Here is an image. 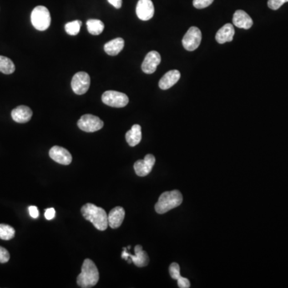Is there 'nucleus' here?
I'll use <instances>...</instances> for the list:
<instances>
[{"label": "nucleus", "mask_w": 288, "mask_h": 288, "mask_svg": "<svg viewBox=\"0 0 288 288\" xmlns=\"http://www.w3.org/2000/svg\"><path fill=\"white\" fill-rule=\"evenodd\" d=\"M214 0H193V6L197 9H203L209 7Z\"/></svg>", "instance_id": "obj_26"}, {"label": "nucleus", "mask_w": 288, "mask_h": 288, "mask_svg": "<svg viewBox=\"0 0 288 288\" xmlns=\"http://www.w3.org/2000/svg\"><path fill=\"white\" fill-rule=\"evenodd\" d=\"M91 84V78L87 72H77L72 80V88L76 95L85 94Z\"/></svg>", "instance_id": "obj_8"}, {"label": "nucleus", "mask_w": 288, "mask_h": 288, "mask_svg": "<svg viewBox=\"0 0 288 288\" xmlns=\"http://www.w3.org/2000/svg\"><path fill=\"white\" fill-rule=\"evenodd\" d=\"M110 4H112L115 8L119 9L123 4V0H107Z\"/></svg>", "instance_id": "obj_32"}, {"label": "nucleus", "mask_w": 288, "mask_h": 288, "mask_svg": "<svg viewBox=\"0 0 288 288\" xmlns=\"http://www.w3.org/2000/svg\"><path fill=\"white\" fill-rule=\"evenodd\" d=\"M102 101L106 105L121 108L128 105L129 103V98L127 95L122 92H116V91H107L102 96Z\"/></svg>", "instance_id": "obj_5"}, {"label": "nucleus", "mask_w": 288, "mask_h": 288, "mask_svg": "<svg viewBox=\"0 0 288 288\" xmlns=\"http://www.w3.org/2000/svg\"><path fill=\"white\" fill-rule=\"evenodd\" d=\"M180 72L177 70H172L167 72L164 76L160 78L159 83V87L162 90H168L175 84L180 78Z\"/></svg>", "instance_id": "obj_17"}, {"label": "nucleus", "mask_w": 288, "mask_h": 288, "mask_svg": "<svg viewBox=\"0 0 288 288\" xmlns=\"http://www.w3.org/2000/svg\"><path fill=\"white\" fill-rule=\"evenodd\" d=\"M49 155L51 159L56 161V163L63 165H69L72 163V156L67 149L58 147V146H54L53 148H51L49 152Z\"/></svg>", "instance_id": "obj_12"}, {"label": "nucleus", "mask_w": 288, "mask_h": 288, "mask_svg": "<svg viewBox=\"0 0 288 288\" xmlns=\"http://www.w3.org/2000/svg\"><path fill=\"white\" fill-rule=\"evenodd\" d=\"M235 36V28L230 23H227L218 31L215 36V39L220 44L231 42Z\"/></svg>", "instance_id": "obj_16"}, {"label": "nucleus", "mask_w": 288, "mask_h": 288, "mask_svg": "<svg viewBox=\"0 0 288 288\" xmlns=\"http://www.w3.org/2000/svg\"><path fill=\"white\" fill-rule=\"evenodd\" d=\"M154 7L152 0H139L136 6V15L141 20L148 21L154 16Z\"/></svg>", "instance_id": "obj_11"}, {"label": "nucleus", "mask_w": 288, "mask_h": 288, "mask_svg": "<svg viewBox=\"0 0 288 288\" xmlns=\"http://www.w3.org/2000/svg\"><path fill=\"white\" fill-rule=\"evenodd\" d=\"M134 252H135V255H132V254L127 252V248H123L122 258L128 260V257H130L132 259V263H134V265L139 267V268L147 266L149 264V257H148L147 252L143 250L142 246H135Z\"/></svg>", "instance_id": "obj_9"}, {"label": "nucleus", "mask_w": 288, "mask_h": 288, "mask_svg": "<svg viewBox=\"0 0 288 288\" xmlns=\"http://www.w3.org/2000/svg\"><path fill=\"white\" fill-rule=\"evenodd\" d=\"M160 63L161 56L159 53L155 51H152L146 56L142 63V70L146 74H152L156 71L157 67Z\"/></svg>", "instance_id": "obj_13"}, {"label": "nucleus", "mask_w": 288, "mask_h": 288, "mask_svg": "<svg viewBox=\"0 0 288 288\" xmlns=\"http://www.w3.org/2000/svg\"><path fill=\"white\" fill-rule=\"evenodd\" d=\"M87 31L93 36L100 35L104 30V23L98 19H89L87 22Z\"/></svg>", "instance_id": "obj_21"}, {"label": "nucleus", "mask_w": 288, "mask_h": 288, "mask_svg": "<svg viewBox=\"0 0 288 288\" xmlns=\"http://www.w3.org/2000/svg\"><path fill=\"white\" fill-rule=\"evenodd\" d=\"M31 20L33 27L36 30L43 32L48 29V27L51 25V22H52L51 14L47 7L44 6H37L32 11Z\"/></svg>", "instance_id": "obj_4"}, {"label": "nucleus", "mask_w": 288, "mask_h": 288, "mask_svg": "<svg viewBox=\"0 0 288 288\" xmlns=\"http://www.w3.org/2000/svg\"><path fill=\"white\" fill-rule=\"evenodd\" d=\"M45 218L47 220H52L56 216V211L53 208H47L46 211H45Z\"/></svg>", "instance_id": "obj_30"}, {"label": "nucleus", "mask_w": 288, "mask_h": 288, "mask_svg": "<svg viewBox=\"0 0 288 288\" xmlns=\"http://www.w3.org/2000/svg\"><path fill=\"white\" fill-rule=\"evenodd\" d=\"M99 279V273L92 259H86L83 262L81 273L77 277V284L80 288H90L96 286Z\"/></svg>", "instance_id": "obj_2"}, {"label": "nucleus", "mask_w": 288, "mask_h": 288, "mask_svg": "<svg viewBox=\"0 0 288 288\" xmlns=\"http://www.w3.org/2000/svg\"><path fill=\"white\" fill-rule=\"evenodd\" d=\"M29 210L30 215L33 218V219H37L38 215H39V212H38V208H36V206H31L28 208Z\"/></svg>", "instance_id": "obj_31"}, {"label": "nucleus", "mask_w": 288, "mask_h": 288, "mask_svg": "<svg viewBox=\"0 0 288 288\" xmlns=\"http://www.w3.org/2000/svg\"><path fill=\"white\" fill-rule=\"evenodd\" d=\"M233 23L235 27L248 30L252 27L253 21L252 19L250 18V16L246 13L245 11L238 10L233 16Z\"/></svg>", "instance_id": "obj_15"}, {"label": "nucleus", "mask_w": 288, "mask_h": 288, "mask_svg": "<svg viewBox=\"0 0 288 288\" xmlns=\"http://www.w3.org/2000/svg\"><path fill=\"white\" fill-rule=\"evenodd\" d=\"M124 40L122 38H116L104 45V51L109 56H115L123 49Z\"/></svg>", "instance_id": "obj_20"}, {"label": "nucleus", "mask_w": 288, "mask_h": 288, "mask_svg": "<svg viewBox=\"0 0 288 288\" xmlns=\"http://www.w3.org/2000/svg\"><path fill=\"white\" fill-rule=\"evenodd\" d=\"M10 254L7 249L0 247V264H6L9 261Z\"/></svg>", "instance_id": "obj_28"}, {"label": "nucleus", "mask_w": 288, "mask_h": 288, "mask_svg": "<svg viewBox=\"0 0 288 288\" xmlns=\"http://www.w3.org/2000/svg\"><path fill=\"white\" fill-rule=\"evenodd\" d=\"M81 212L85 219L92 222L95 228L99 230H105L108 227V215L106 211L93 203H87L81 208Z\"/></svg>", "instance_id": "obj_1"}, {"label": "nucleus", "mask_w": 288, "mask_h": 288, "mask_svg": "<svg viewBox=\"0 0 288 288\" xmlns=\"http://www.w3.org/2000/svg\"><path fill=\"white\" fill-rule=\"evenodd\" d=\"M169 273H170L171 277L173 279H178L181 277L180 275V268L179 265L176 263H172L169 268Z\"/></svg>", "instance_id": "obj_25"}, {"label": "nucleus", "mask_w": 288, "mask_h": 288, "mask_svg": "<svg viewBox=\"0 0 288 288\" xmlns=\"http://www.w3.org/2000/svg\"><path fill=\"white\" fill-rule=\"evenodd\" d=\"M202 40L201 31L196 27L189 28L185 36H183L182 43L184 48L189 52H193L199 47Z\"/></svg>", "instance_id": "obj_6"}, {"label": "nucleus", "mask_w": 288, "mask_h": 288, "mask_svg": "<svg viewBox=\"0 0 288 288\" xmlns=\"http://www.w3.org/2000/svg\"><path fill=\"white\" fill-rule=\"evenodd\" d=\"M288 0H268V5L271 10H278L282 7Z\"/></svg>", "instance_id": "obj_27"}, {"label": "nucleus", "mask_w": 288, "mask_h": 288, "mask_svg": "<svg viewBox=\"0 0 288 288\" xmlns=\"http://www.w3.org/2000/svg\"><path fill=\"white\" fill-rule=\"evenodd\" d=\"M32 115L33 112L32 109L24 105L19 106L11 112V117L13 118V120L19 123L29 122L32 118Z\"/></svg>", "instance_id": "obj_14"}, {"label": "nucleus", "mask_w": 288, "mask_h": 288, "mask_svg": "<svg viewBox=\"0 0 288 288\" xmlns=\"http://www.w3.org/2000/svg\"><path fill=\"white\" fill-rule=\"evenodd\" d=\"M178 286L180 288H189L191 287V283L187 278L180 277L177 279Z\"/></svg>", "instance_id": "obj_29"}, {"label": "nucleus", "mask_w": 288, "mask_h": 288, "mask_svg": "<svg viewBox=\"0 0 288 288\" xmlns=\"http://www.w3.org/2000/svg\"><path fill=\"white\" fill-rule=\"evenodd\" d=\"M155 163V158L153 154H148L144 159L138 160L134 163V169L138 176H147L151 173Z\"/></svg>", "instance_id": "obj_10"}, {"label": "nucleus", "mask_w": 288, "mask_h": 288, "mask_svg": "<svg viewBox=\"0 0 288 288\" xmlns=\"http://www.w3.org/2000/svg\"><path fill=\"white\" fill-rule=\"evenodd\" d=\"M182 202L183 195L179 191L163 192L154 206V209L158 214H164L181 205Z\"/></svg>", "instance_id": "obj_3"}, {"label": "nucleus", "mask_w": 288, "mask_h": 288, "mask_svg": "<svg viewBox=\"0 0 288 288\" xmlns=\"http://www.w3.org/2000/svg\"><path fill=\"white\" fill-rule=\"evenodd\" d=\"M16 71V66L11 59L5 56H0V72L11 75Z\"/></svg>", "instance_id": "obj_22"}, {"label": "nucleus", "mask_w": 288, "mask_h": 288, "mask_svg": "<svg viewBox=\"0 0 288 288\" xmlns=\"http://www.w3.org/2000/svg\"><path fill=\"white\" fill-rule=\"evenodd\" d=\"M16 235V230L7 224H0V239L2 240H10Z\"/></svg>", "instance_id": "obj_23"}, {"label": "nucleus", "mask_w": 288, "mask_h": 288, "mask_svg": "<svg viewBox=\"0 0 288 288\" xmlns=\"http://www.w3.org/2000/svg\"><path fill=\"white\" fill-rule=\"evenodd\" d=\"M142 139V132L139 124L132 126V129L126 133V140L131 147H134L140 143Z\"/></svg>", "instance_id": "obj_19"}, {"label": "nucleus", "mask_w": 288, "mask_h": 288, "mask_svg": "<svg viewBox=\"0 0 288 288\" xmlns=\"http://www.w3.org/2000/svg\"><path fill=\"white\" fill-rule=\"evenodd\" d=\"M103 121L93 115H84L78 121L79 129L85 132H95L103 128Z\"/></svg>", "instance_id": "obj_7"}, {"label": "nucleus", "mask_w": 288, "mask_h": 288, "mask_svg": "<svg viewBox=\"0 0 288 288\" xmlns=\"http://www.w3.org/2000/svg\"><path fill=\"white\" fill-rule=\"evenodd\" d=\"M125 217V211L122 207L113 208L108 214V225L113 229L119 228Z\"/></svg>", "instance_id": "obj_18"}, {"label": "nucleus", "mask_w": 288, "mask_h": 288, "mask_svg": "<svg viewBox=\"0 0 288 288\" xmlns=\"http://www.w3.org/2000/svg\"><path fill=\"white\" fill-rule=\"evenodd\" d=\"M82 22L80 20H75L67 22L65 24V31L70 36H76L80 32Z\"/></svg>", "instance_id": "obj_24"}]
</instances>
